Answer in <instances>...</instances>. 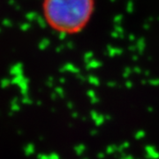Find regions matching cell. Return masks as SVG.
Here are the masks:
<instances>
[{
	"label": "cell",
	"instance_id": "6da1fadb",
	"mask_svg": "<svg viewBox=\"0 0 159 159\" xmlns=\"http://www.w3.org/2000/svg\"><path fill=\"white\" fill-rule=\"evenodd\" d=\"M95 10V0H42V12L49 26L61 34L81 32Z\"/></svg>",
	"mask_w": 159,
	"mask_h": 159
}]
</instances>
